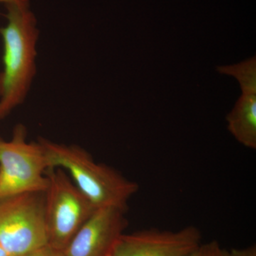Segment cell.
<instances>
[{
    "instance_id": "cell-9",
    "label": "cell",
    "mask_w": 256,
    "mask_h": 256,
    "mask_svg": "<svg viewBox=\"0 0 256 256\" xmlns=\"http://www.w3.org/2000/svg\"><path fill=\"white\" fill-rule=\"evenodd\" d=\"M220 74L232 76L238 80L242 94H256V57L230 66L217 67Z\"/></svg>"
},
{
    "instance_id": "cell-6",
    "label": "cell",
    "mask_w": 256,
    "mask_h": 256,
    "mask_svg": "<svg viewBox=\"0 0 256 256\" xmlns=\"http://www.w3.org/2000/svg\"><path fill=\"white\" fill-rule=\"evenodd\" d=\"M194 226L178 230L146 228L124 234L114 246V256H188L202 244Z\"/></svg>"
},
{
    "instance_id": "cell-8",
    "label": "cell",
    "mask_w": 256,
    "mask_h": 256,
    "mask_svg": "<svg viewBox=\"0 0 256 256\" xmlns=\"http://www.w3.org/2000/svg\"><path fill=\"white\" fill-rule=\"evenodd\" d=\"M226 120L229 132L239 143L256 149V94H242Z\"/></svg>"
},
{
    "instance_id": "cell-4",
    "label": "cell",
    "mask_w": 256,
    "mask_h": 256,
    "mask_svg": "<svg viewBox=\"0 0 256 256\" xmlns=\"http://www.w3.org/2000/svg\"><path fill=\"white\" fill-rule=\"evenodd\" d=\"M26 128L15 126L12 137L0 138V200L28 193L45 192L48 186L44 151L38 141H28Z\"/></svg>"
},
{
    "instance_id": "cell-2",
    "label": "cell",
    "mask_w": 256,
    "mask_h": 256,
    "mask_svg": "<svg viewBox=\"0 0 256 256\" xmlns=\"http://www.w3.org/2000/svg\"><path fill=\"white\" fill-rule=\"evenodd\" d=\"M47 168H62L96 208L114 207L128 210L129 200L139 190L136 182L128 180L114 168L96 162L85 150L40 138Z\"/></svg>"
},
{
    "instance_id": "cell-3",
    "label": "cell",
    "mask_w": 256,
    "mask_h": 256,
    "mask_svg": "<svg viewBox=\"0 0 256 256\" xmlns=\"http://www.w3.org/2000/svg\"><path fill=\"white\" fill-rule=\"evenodd\" d=\"M45 174L48 178L44 192L48 244L64 252L96 208L63 169L48 168Z\"/></svg>"
},
{
    "instance_id": "cell-7",
    "label": "cell",
    "mask_w": 256,
    "mask_h": 256,
    "mask_svg": "<svg viewBox=\"0 0 256 256\" xmlns=\"http://www.w3.org/2000/svg\"><path fill=\"white\" fill-rule=\"evenodd\" d=\"M126 210L96 208L64 250L65 256H110L128 226Z\"/></svg>"
},
{
    "instance_id": "cell-11",
    "label": "cell",
    "mask_w": 256,
    "mask_h": 256,
    "mask_svg": "<svg viewBox=\"0 0 256 256\" xmlns=\"http://www.w3.org/2000/svg\"><path fill=\"white\" fill-rule=\"evenodd\" d=\"M23 256H65V255L63 250H58L46 244Z\"/></svg>"
},
{
    "instance_id": "cell-13",
    "label": "cell",
    "mask_w": 256,
    "mask_h": 256,
    "mask_svg": "<svg viewBox=\"0 0 256 256\" xmlns=\"http://www.w3.org/2000/svg\"><path fill=\"white\" fill-rule=\"evenodd\" d=\"M30 0H0V3L10 4V3H30Z\"/></svg>"
},
{
    "instance_id": "cell-12",
    "label": "cell",
    "mask_w": 256,
    "mask_h": 256,
    "mask_svg": "<svg viewBox=\"0 0 256 256\" xmlns=\"http://www.w3.org/2000/svg\"><path fill=\"white\" fill-rule=\"evenodd\" d=\"M229 256H256V245L242 248H233L229 252Z\"/></svg>"
},
{
    "instance_id": "cell-14",
    "label": "cell",
    "mask_w": 256,
    "mask_h": 256,
    "mask_svg": "<svg viewBox=\"0 0 256 256\" xmlns=\"http://www.w3.org/2000/svg\"><path fill=\"white\" fill-rule=\"evenodd\" d=\"M0 256H10L0 246Z\"/></svg>"
},
{
    "instance_id": "cell-1",
    "label": "cell",
    "mask_w": 256,
    "mask_h": 256,
    "mask_svg": "<svg viewBox=\"0 0 256 256\" xmlns=\"http://www.w3.org/2000/svg\"><path fill=\"white\" fill-rule=\"evenodd\" d=\"M6 24L0 28L3 68L0 72V121L22 105L36 75L40 30L30 3L5 4Z\"/></svg>"
},
{
    "instance_id": "cell-5",
    "label": "cell",
    "mask_w": 256,
    "mask_h": 256,
    "mask_svg": "<svg viewBox=\"0 0 256 256\" xmlns=\"http://www.w3.org/2000/svg\"><path fill=\"white\" fill-rule=\"evenodd\" d=\"M48 244L44 192L0 200V246L10 256H23Z\"/></svg>"
},
{
    "instance_id": "cell-10",
    "label": "cell",
    "mask_w": 256,
    "mask_h": 256,
    "mask_svg": "<svg viewBox=\"0 0 256 256\" xmlns=\"http://www.w3.org/2000/svg\"><path fill=\"white\" fill-rule=\"evenodd\" d=\"M188 256H229V252L224 248L217 240H213L201 244Z\"/></svg>"
},
{
    "instance_id": "cell-15",
    "label": "cell",
    "mask_w": 256,
    "mask_h": 256,
    "mask_svg": "<svg viewBox=\"0 0 256 256\" xmlns=\"http://www.w3.org/2000/svg\"></svg>"
}]
</instances>
